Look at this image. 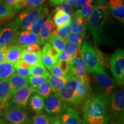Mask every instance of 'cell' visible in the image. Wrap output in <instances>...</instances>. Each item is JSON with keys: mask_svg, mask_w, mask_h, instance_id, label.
I'll return each mask as SVG.
<instances>
[{"mask_svg": "<svg viewBox=\"0 0 124 124\" xmlns=\"http://www.w3.org/2000/svg\"><path fill=\"white\" fill-rule=\"evenodd\" d=\"M15 72L14 64L6 60L0 64V80L8 79Z\"/></svg>", "mask_w": 124, "mask_h": 124, "instance_id": "cell-21", "label": "cell"}, {"mask_svg": "<svg viewBox=\"0 0 124 124\" xmlns=\"http://www.w3.org/2000/svg\"><path fill=\"white\" fill-rule=\"evenodd\" d=\"M81 52L82 58L87 74H93L102 68H104L101 66L99 62L97 46L85 42L82 46Z\"/></svg>", "mask_w": 124, "mask_h": 124, "instance_id": "cell-3", "label": "cell"}, {"mask_svg": "<svg viewBox=\"0 0 124 124\" xmlns=\"http://www.w3.org/2000/svg\"><path fill=\"white\" fill-rule=\"evenodd\" d=\"M4 116L12 124H29L30 122L27 113L17 107L8 106L4 111Z\"/></svg>", "mask_w": 124, "mask_h": 124, "instance_id": "cell-9", "label": "cell"}, {"mask_svg": "<svg viewBox=\"0 0 124 124\" xmlns=\"http://www.w3.org/2000/svg\"><path fill=\"white\" fill-rule=\"evenodd\" d=\"M46 7L40 6L36 8L25 10L17 18L19 20L20 28L24 31L30 32L32 24L43 13Z\"/></svg>", "mask_w": 124, "mask_h": 124, "instance_id": "cell-8", "label": "cell"}, {"mask_svg": "<svg viewBox=\"0 0 124 124\" xmlns=\"http://www.w3.org/2000/svg\"><path fill=\"white\" fill-rule=\"evenodd\" d=\"M108 5L95 6L87 21L89 32L96 44L102 43L104 35V28L108 20Z\"/></svg>", "mask_w": 124, "mask_h": 124, "instance_id": "cell-2", "label": "cell"}, {"mask_svg": "<svg viewBox=\"0 0 124 124\" xmlns=\"http://www.w3.org/2000/svg\"><path fill=\"white\" fill-rule=\"evenodd\" d=\"M109 66L117 84L124 85V51L117 49L111 56Z\"/></svg>", "mask_w": 124, "mask_h": 124, "instance_id": "cell-4", "label": "cell"}, {"mask_svg": "<svg viewBox=\"0 0 124 124\" xmlns=\"http://www.w3.org/2000/svg\"><path fill=\"white\" fill-rule=\"evenodd\" d=\"M108 1L109 0H95V5L96 6L106 5Z\"/></svg>", "mask_w": 124, "mask_h": 124, "instance_id": "cell-54", "label": "cell"}, {"mask_svg": "<svg viewBox=\"0 0 124 124\" xmlns=\"http://www.w3.org/2000/svg\"><path fill=\"white\" fill-rule=\"evenodd\" d=\"M42 52H46V53H47L50 56L53 58V59L55 60V63H56L59 55V52L50 43H46L45 44L43 48Z\"/></svg>", "mask_w": 124, "mask_h": 124, "instance_id": "cell-35", "label": "cell"}, {"mask_svg": "<svg viewBox=\"0 0 124 124\" xmlns=\"http://www.w3.org/2000/svg\"><path fill=\"white\" fill-rule=\"evenodd\" d=\"M72 18L64 12L58 10L55 11V13L53 17V22L56 28H60L67 24L71 23Z\"/></svg>", "mask_w": 124, "mask_h": 124, "instance_id": "cell-23", "label": "cell"}, {"mask_svg": "<svg viewBox=\"0 0 124 124\" xmlns=\"http://www.w3.org/2000/svg\"><path fill=\"white\" fill-rule=\"evenodd\" d=\"M75 69L76 77L79 78L82 81H90L89 77L86 72L84 62L82 58L79 59L78 63L75 66Z\"/></svg>", "mask_w": 124, "mask_h": 124, "instance_id": "cell-27", "label": "cell"}, {"mask_svg": "<svg viewBox=\"0 0 124 124\" xmlns=\"http://www.w3.org/2000/svg\"><path fill=\"white\" fill-rule=\"evenodd\" d=\"M94 78L95 82L103 91L104 95L110 97L115 89L117 82L107 74L104 68L94 72Z\"/></svg>", "mask_w": 124, "mask_h": 124, "instance_id": "cell-7", "label": "cell"}, {"mask_svg": "<svg viewBox=\"0 0 124 124\" xmlns=\"http://www.w3.org/2000/svg\"><path fill=\"white\" fill-rule=\"evenodd\" d=\"M36 92V89L31 86H25L18 90L12 96V102L18 108H25L31 95Z\"/></svg>", "mask_w": 124, "mask_h": 124, "instance_id": "cell-12", "label": "cell"}, {"mask_svg": "<svg viewBox=\"0 0 124 124\" xmlns=\"http://www.w3.org/2000/svg\"><path fill=\"white\" fill-rule=\"evenodd\" d=\"M15 68H21V69H29L30 66L22 59L18 60L14 64Z\"/></svg>", "mask_w": 124, "mask_h": 124, "instance_id": "cell-49", "label": "cell"}, {"mask_svg": "<svg viewBox=\"0 0 124 124\" xmlns=\"http://www.w3.org/2000/svg\"><path fill=\"white\" fill-rule=\"evenodd\" d=\"M24 49L27 51H28V52H40V51H41V48H40V46L37 44H32L30 45V46H25L24 48Z\"/></svg>", "mask_w": 124, "mask_h": 124, "instance_id": "cell-48", "label": "cell"}, {"mask_svg": "<svg viewBox=\"0 0 124 124\" xmlns=\"http://www.w3.org/2000/svg\"><path fill=\"white\" fill-rule=\"evenodd\" d=\"M50 3L53 6H58L61 5L64 2L65 0H49Z\"/></svg>", "mask_w": 124, "mask_h": 124, "instance_id": "cell-53", "label": "cell"}, {"mask_svg": "<svg viewBox=\"0 0 124 124\" xmlns=\"http://www.w3.org/2000/svg\"><path fill=\"white\" fill-rule=\"evenodd\" d=\"M123 124L121 122H120V121H117V122H114V123H111V124Z\"/></svg>", "mask_w": 124, "mask_h": 124, "instance_id": "cell-57", "label": "cell"}, {"mask_svg": "<svg viewBox=\"0 0 124 124\" xmlns=\"http://www.w3.org/2000/svg\"><path fill=\"white\" fill-rule=\"evenodd\" d=\"M109 10L114 18L121 23H124V5L114 8H109Z\"/></svg>", "mask_w": 124, "mask_h": 124, "instance_id": "cell-36", "label": "cell"}, {"mask_svg": "<svg viewBox=\"0 0 124 124\" xmlns=\"http://www.w3.org/2000/svg\"><path fill=\"white\" fill-rule=\"evenodd\" d=\"M31 74L33 76H43L47 78L49 75V72L46 70L44 65H38V66H30Z\"/></svg>", "mask_w": 124, "mask_h": 124, "instance_id": "cell-33", "label": "cell"}, {"mask_svg": "<svg viewBox=\"0 0 124 124\" xmlns=\"http://www.w3.org/2000/svg\"><path fill=\"white\" fill-rule=\"evenodd\" d=\"M46 0H26L22 4L21 9L30 10L40 7Z\"/></svg>", "mask_w": 124, "mask_h": 124, "instance_id": "cell-38", "label": "cell"}, {"mask_svg": "<svg viewBox=\"0 0 124 124\" xmlns=\"http://www.w3.org/2000/svg\"><path fill=\"white\" fill-rule=\"evenodd\" d=\"M77 79V77L70 78L59 92L58 95L66 103L70 104L75 91Z\"/></svg>", "mask_w": 124, "mask_h": 124, "instance_id": "cell-15", "label": "cell"}, {"mask_svg": "<svg viewBox=\"0 0 124 124\" xmlns=\"http://www.w3.org/2000/svg\"><path fill=\"white\" fill-rule=\"evenodd\" d=\"M67 107V103L55 94L48 97L44 103L45 110L49 114H60L64 112Z\"/></svg>", "mask_w": 124, "mask_h": 124, "instance_id": "cell-11", "label": "cell"}, {"mask_svg": "<svg viewBox=\"0 0 124 124\" xmlns=\"http://www.w3.org/2000/svg\"><path fill=\"white\" fill-rule=\"evenodd\" d=\"M110 111L113 114L118 116V114L123 116L124 108V90L122 88L120 90L116 91L109 100Z\"/></svg>", "mask_w": 124, "mask_h": 124, "instance_id": "cell-13", "label": "cell"}, {"mask_svg": "<svg viewBox=\"0 0 124 124\" xmlns=\"http://www.w3.org/2000/svg\"><path fill=\"white\" fill-rule=\"evenodd\" d=\"M87 26V21L81 17L74 18L71 25V31L72 33H78L85 32Z\"/></svg>", "mask_w": 124, "mask_h": 124, "instance_id": "cell-25", "label": "cell"}, {"mask_svg": "<svg viewBox=\"0 0 124 124\" xmlns=\"http://www.w3.org/2000/svg\"><path fill=\"white\" fill-rule=\"evenodd\" d=\"M42 54V57H41V60H42V63L44 67L47 69L48 70H51L52 67L55 64V60L53 59L52 57L50 56L46 52H41Z\"/></svg>", "mask_w": 124, "mask_h": 124, "instance_id": "cell-41", "label": "cell"}, {"mask_svg": "<svg viewBox=\"0 0 124 124\" xmlns=\"http://www.w3.org/2000/svg\"><path fill=\"white\" fill-rule=\"evenodd\" d=\"M44 100L39 94H34L31 99L30 106L34 112L39 114L44 108Z\"/></svg>", "mask_w": 124, "mask_h": 124, "instance_id": "cell-26", "label": "cell"}, {"mask_svg": "<svg viewBox=\"0 0 124 124\" xmlns=\"http://www.w3.org/2000/svg\"><path fill=\"white\" fill-rule=\"evenodd\" d=\"M91 89L90 81H82L77 77L74 95L70 104L74 106L82 104L91 96Z\"/></svg>", "mask_w": 124, "mask_h": 124, "instance_id": "cell-6", "label": "cell"}, {"mask_svg": "<svg viewBox=\"0 0 124 124\" xmlns=\"http://www.w3.org/2000/svg\"><path fill=\"white\" fill-rule=\"evenodd\" d=\"M48 17V9L46 7L41 15L32 24L30 30L31 33L38 35L43 23Z\"/></svg>", "mask_w": 124, "mask_h": 124, "instance_id": "cell-24", "label": "cell"}, {"mask_svg": "<svg viewBox=\"0 0 124 124\" xmlns=\"http://www.w3.org/2000/svg\"><path fill=\"white\" fill-rule=\"evenodd\" d=\"M56 28V25L51 20V16H49L40 28L39 32V37L44 43H47L50 36L51 32Z\"/></svg>", "mask_w": 124, "mask_h": 124, "instance_id": "cell-18", "label": "cell"}, {"mask_svg": "<svg viewBox=\"0 0 124 124\" xmlns=\"http://www.w3.org/2000/svg\"><path fill=\"white\" fill-rule=\"evenodd\" d=\"M95 0H78L77 2H76L75 8H78L83 7L87 5L90 4L91 3L94 2Z\"/></svg>", "mask_w": 124, "mask_h": 124, "instance_id": "cell-51", "label": "cell"}, {"mask_svg": "<svg viewBox=\"0 0 124 124\" xmlns=\"http://www.w3.org/2000/svg\"><path fill=\"white\" fill-rule=\"evenodd\" d=\"M71 32V24H67L63 27L60 28H56L52 31V33L53 35L57 36L60 38L66 40L67 37L70 33Z\"/></svg>", "mask_w": 124, "mask_h": 124, "instance_id": "cell-32", "label": "cell"}, {"mask_svg": "<svg viewBox=\"0 0 124 124\" xmlns=\"http://www.w3.org/2000/svg\"><path fill=\"white\" fill-rule=\"evenodd\" d=\"M110 97L104 94L91 95L83 102V121L88 124H106L109 120L108 110Z\"/></svg>", "mask_w": 124, "mask_h": 124, "instance_id": "cell-1", "label": "cell"}, {"mask_svg": "<svg viewBox=\"0 0 124 124\" xmlns=\"http://www.w3.org/2000/svg\"><path fill=\"white\" fill-rule=\"evenodd\" d=\"M15 12L13 9L5 5L4 4H0V21L7 20L15 15Z\"/></svg>", "mask_w": 124, "mask_h": 124, "instance_id": "cell-34", "label": "cell"}, {"mask_svg": "<svg viewBox=\"0 0 124 124\" xmlns=\"http://www.w3.org/2000/svg\"><path fill=\"white\" fill-rule=\"evenodd\" d=\"M41 57H42L41 51L31 52L23 49L21 52V59L27 63L30 66L43 65Z\"/></svg>", "mask_w": 124, "mask_h": 124, "instance_id": "cell-17", "label": "cell"}, {"mask_svg": "<svg viewBox=\"0 0 124 124\" xmlns=\"http://www.w3.org/2000/svg\"><path fill=\"white\" fill-rule=\"evenodd\" d=\"M48 40L49 41V43L56 49H57L59 53L64 50L65 43H66V40L60 38L59 37L51 33L48 39Z\"/></svg>", "mask_w": 124, "mask_h": 124, "instance_id": "cell-30", "label": "cell"}, {"mask_svg": "<svg viewBox=\"0 0 124 124\" xmlns=\"http://www.w3.org/2000/svg\"><path fill=\"white\" fill-rule=\"evenodd\" d=\"M28 79L29 84L31 85V86L34 88L37 89L41 83L46 81L47 79V78L43 77V76H29L28 78Z\"/></svg>", "mask_w": 124, "mask_h": 124, "instance_id": "cell-40", "label": "cell"}, {"mask_svg": "<svg viewBox=\"0 0 124 124\" xmlns=\"http://www.w3.org/2000/svg\"><path fill=\"white\" fill-rule=\"evenodd\" d=\"M62 124H82L78 113L74 108L68 106L66 113L62 116Z\"/></svg>", "mask_w": 124, "mask_h": 124, "instance_id": "cell-19", "label": "cell"}, {"mask_svg": "<svg viewBox=\"0 0 124 124\" xmlns=\"http://www.w3.org/2000/svg\"><path fill=\"white\" fill-rule=\"evenodd\" d=\"M122 5H124V0H109L108 8H114Z\"/></svg>", "mask_w": 124, "mask_h": 124, "instance_id": "cell-50", "label": "cell"}, {"mask_svg": "<svg viewBox=\"0 0 124 124\" xmlns=\"http://www.w3.org/2000/svg\"><path fill=\"white\" fill-rule=\"evenodd\" d=\"M78 0H66V4H67L69 5H73L75 4L77 2Z\"/></svg>", "mask_w": 124, "mask_h": 124, "instance_id": "cell-55", "label": "cell"}, {"mask_svg": "<svg viewBox=\"0 0 124 124\" xmlns=\"http://www.w3.org/2000/svg\"><path fill=\"white\" fill-rule=\"evenodd\" d=\"M16 74L24 78H28L31 75V71L29 69H21V68H15Z\"/></svg>", "mask_w": 124, "mask_h": 124, "instance_id": "cell-46", "label": "cell"}, {"mask_svg": "<svg viewBox=\"0 0 124 124\" xmlns=\"http://www.w3.org/2000/svg\"><path fill=\"white\" fill-rule=\"evenodd\" d=\"M36 92L43 99H46L51 95L52 93H53V90L51 88L48 80H46L43 83H41L37 89H36Z\"/></svg>", "mask_w": 124, "mask_h": 124, "instance_id": "cell-29", "label": "cell"}, {"mask_svg": "<svg viewBox=\"0 0 124 124\" xmlns=\"http://www.w3.org/2000/svg\"><path fill=\"white\" fill-rule=\"evenodd\" d=\"M48 82L50 84L51 88L54 94L59 95L60 90L62 89L64 86L65 83H66L67 79L65 78H57L54 77L52 75H49L48 77Z\"/></svg>", "mask_w": 124, "mask_h": 124, "instance_id": "cell-22", "label": "cell"}, {"mask_svg": "<svg viewBox=\"0 0 124 124\" xmlns=\"http://www.w3.org/2000/svg\"><path fill=\"white\" fill-rule=\"evenodd\" d=\"M95 7V5L90 4L82 7L81 9L77 10L74 13L73 17H81L84 18L86 21H88V20L90 17L93 9H94Z\"/></svg>", "mask_w": 124, "mask_h": 124, "instance_id": "cell-28", "label": "cell"}, {"mask_svg": "<svg viewBox=\"0 0 124 124\" xmlns=\"http://www.w3.org/2000/svg\"></svg>", "mask_w": 124, "mask_h": 124, "instance_id": "cell-61", "label": "cell"}, {"mask_svg": "<svg viewBox=\"0 0 124 124\" xmlns=\"http://www.w3.org/2000/svg\"><path fill=\"white\" fill-rule=\"evenodd\" d=\"M72 56V55L70 52L64 50L60 52V53H59L57 62L59 61H66L69 63L70 62Z\"/></svg>", "mask_w": 124, "mask_h": 124, "instance_id": "cell-44", "label": "cell"}, {"mask_svg": "<svg viewBox=\"0 0 124 124\" xmlns=\"http://www.w3.org/2000/svg\"><path fill=\"white\" fill-rule=\"evenodd\" d=\"M23 49V46L17 44H13L8 46L6 55V60L14 64L21 59V52Z\"/></svg>", "mask_w": 124, "mask_h": 124, "instance_id": "cell-20", "label": "cell"}, {"mask_svg": "<svg viewBox=\"0 0 124 124\" xmlns=\"http://www.w3.org/2000/svg\"><path fill=\"white\" fill-rule=\"evenodd\" d=\"M0 4L10 8L15 12L21 9L22 0H0Z\"/></svg>", "mask_w": 124, "mask_h": 124, "instance_id": "cell-39", "label": "cell"}, {"mask_svg": "<svg viewBox=\"0 0 124 124\" xmlns=\"http://www.w3.org/2000/svg\"><path fill=\"white\" fill-rule=\"evenodd\" d=\"M79 46H76L75 44H72L69 41H68L67 40H66V43H65V46H64V50L68 51L70 52L71 55H73L75 52L77 51L78 49L79 48Z\"/></svg>", "mask_w": 124, "mask_h": 124, "instance_id": "cell-45", "label": "cell"}, {"mask_svg": "<svg viewBox=\"0 0 124 124\" xmlns=\"http://www.w3.org/2000/svg\"><path fill=\"white\" fill-rule=\"evenodd\" d=\"M56 65L58 66L60 70L63 74L64 78L67 79H69V74L70 70V65L66 61H59L56 62Z\"/></svg>", "mask_w": 124, "mask_h": 124, "instance_id": "cell-42", "label": "cell"}, {"mask_svg": "<svg viewBox=\"0 0 124 124\" xmlns=\"http://www.w3.org/2000/svg\"><path fill=\"white\" fill-rule=\"evenodd\" d=\"M51 75L57 78H64V76L56 64H55L51 69Z\"/></svg>", "mask_w": 124, "mask_h": 124, "instance_id": "cell-47", "label": "cell"}, {"mask_svg": "<svg viewBox=\"0 0 124 124\" xmlns=\"http://www.w3.org/2000/svg\"><path fill=\"white\" fill-rule=\"evenodd\" d=\"M53 124H62V123H61V122H60V119L58 117H57L54 120Z\"/></svg>", "mask_w": 124, "mask_h": 124, "instance_id": "cell-56", "label": "cell"}, {"mask_svg": "<svg viewBox=\"0 0 124 124\" xmlns=\"http://www.w3.org/2000/svg\"><path fill=\"white\" fill-rule=\"evenodd\" d=\"M33 124H52V120L46 114H38L32 118Z\"/></svg>", "mask_w": 124, "mask_h": 124, "instance_id": "cell-37", "label": "cell"}, {"mask_svg": "<svg viewBox=\"0 0 124 124\" xmlns=\"http://www.w3.org/2000/svg\"><path fill=\"white\" fill-rule=\"evenodd\" d=\"M60 10L69 15L71 18L74 16V8L66 3H63L55 9V11Z\"/></svg>", "mask_w": 124, "mask_h": 124, "instance_id": "cell-43", "label": "cell"}, {"mask_svg": "<svg viewBox=\"0 0 124 124\" xmlns=\"http://www.w3.org/2000/svg\"><path fill=\"white\" fill-rule=\"evenodd\" d=\"M20 28V22L17 18L0 28V47L12 44Z\"/></svg>", "mask_w": 124, "mask_h": 124, "instance_id": "cell-5", "label": "cell"}, {"mask_svg": "<svg viewBox=\"0 0 124 124\" xmlns=\"http://www.w3.org/2000/svg\"><path fill=\"white\" fill-rule=\"evenodd\" d=\"M25 1H26V0H22V4H23V3L24 2H25Z\"/></svg>", "mask_w": 124, "mask_h": 124, "instance_id": "cell-60", "label": "cell"}, {"mask_svg": "<svg viewBox=\"0 0 124 124\" xmlns=\"http://www.w3.org/2000/svg\"><path fill=\"white\" fill-rule=\"evenodd\" d=\"M85 32L78 33H70L67 37L66 40L72 44H75L79 47H80L84 43L83 42L85 40Z\"/></svg>", "mask_w": 124, "mask_h": 124, "instance_id": "cell-31", "label": "cell"}, {"mask_svg": "<svg viewBox=\"0 0 124 124\" xmlns=\"http://www.w3.org/2000/svg\"><path fill=\"white\" fill-rule=\"evenodd\" d=\"M82 124H88L87 123H86V122L85 121H82Z\"/></svg>", "mask_w": 124, "mask_h": 124, "instance_id": "cell-59", "label": "cell"}, {"mask_svg": "<svg viewBox=\"0 0 124 124\" xmlns=\"http://www.w3.org/2000/svg\"><path fill=\"white\" fill-rule=\"evenodd\" d=\"M8 46L0 47V64L6 60V55Z\"/></svg>", "mask_w": 124, "mask_h": 124, "instance_id": "cell-52", "label": "cell"}, {"mask_svg": "<svg viewBox=\"0 0 124 124\" xmlns=\"http://www.w3.org/2000/svg\"><path fill=\"white\" fill-rule=\"evenodd\" d=\"M0 124H5V122L2 119H0Z\"/></svg>", "mask_w": 124, "mask_h": 124, "instance_id": "cell-58", "label": "cell"}, {"mask_svg": "<svg viewBox=\"0 0 124 124\" xmlns=\"http://www.w3.org/2000/svg\"><path fill=\"white\" fill-rule=\"evenodd\" d=\"M35 44L42 46L44 43L39 36L28 31H18L12 43V44L19 45L23 46V48Z\"/></svg>", "mask_w": 124, "mask_h": 124, "instance_id": "cell-10", "label": "cell"}, {"mask_svg": "<svg viewBox=\"0 0 124 124\" xmlns=\"http://www.w3.org/2000/svg\"><path fill=\"white\" fill-rule=\"evenodd\" d=\"M12 97L9 79L0 80V113H3L9 106V101Z\"/></svg>", "mask_w": 124, "mask_h": 124, "instance_id": "cell-14", "label": "cell"}, {"mask_svg": "<svg viewBox=\"0 0 124 124\" xmlns=\"http://www.w3.org/2000/svg\"><path fill=\"white\" fill-rule=\"evenodd\" d=\"M8 79L12 96L18 90L29 85L28 79L27 78L23 77L16 73L13 74Z\"/></svg>", "mask_w": 124, "mask_h": 124, "instance_id": "cell-16", "label": "cell"}]
</instances>
